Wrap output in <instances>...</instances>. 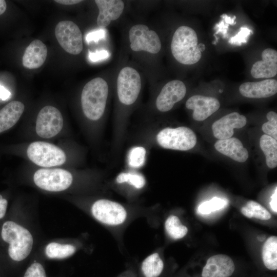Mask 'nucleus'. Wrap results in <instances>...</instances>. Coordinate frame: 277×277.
Wrapping results in <instances>:
<instances>
[{
    "label": "nucleus",
    "instance_id": "nucleus-1",
    "mask_svg": "<svg viewBox=\"0 0 277 277\" xmlns=\"http://www.w3.org/2000/svg\"><path fill=\"white\" fill-rule=\"evenodd\" d=\"M0 241L4 252L12 261L21 262L30 254L33 238L29 230L13 220L2 221Z\"/></svg>",
    "mask_w": 277,
    "mask_h": 277
},
{
    "label": "nucleus",
    "instance_id": "nucleus-2",
    "mask_svg": "<svg viewBox=\"0 0 277 277\" xmlns=\"http://www.w3.org/2000/svg\"><path fill=\"white\" fill-rule=\"evenodd\" d=\"M205 49L203 44H198L197 34L191 27H179L175 31L171 43V50L175 59L184 65H192L201 58Z\"/></svg>",
    "mask_w": 277,
    "mask_h": 277
},
{
    "label": "nucleus",
    "instance_id": "nucleus-3",
    "mask_svg": "<svg viewBox=\"0 0 277 277\" xmlns=\"http://www.w3.org/2000/svg\"><path fill=\"white\" fill-rule=\"evenodd\" d=\"M108 91L106 81L100 77L90 80L84 86L81 94V104L83 111L88 118L96 121L102 116Z\"/></svg>",
    "mask_w": 277,
    "mask_h": 277
},
{
    "label": "nucleus",
    "instance_id": "nucleus-4",
    "mask_svg": "<svg viewBox=\"0 0 277 277\" xmlns=\"http://www.w3.org/2000/svg\"><path fill=\"white\" fill-rule=\"evenodd\" d=\"M159 144L165 149L186 151L193 148L196 144V136L192 130L181 126L175 128H165L156 135Z\"/></svg>",
    "mask_w": 277,
    "mask_h": 277
},
{
    "label": "nucleus",
    "instance_id": "nucleus-5",
    "mask_svg": "<svg viewBox=\"0 0 277 277\" xmlns=\"http://www.w3.org/2000/svg\"><path fill=\"white\" fill-rule=\"evenodd\" d=\"M29 159L35 164L45 167L60 166L66 160L64 151L57 146L45 142L31 143L27 150Z\"/></svg>",
    "mask_w": 277,
    "mask_h": 277
},
{
    "label": "nucleus",
    "instance_id": "nucleus-6",
    "mask_svg": "<svg viewBox=\"0 0 277 277\" xmlns=\"http://www.w3.org/2000/svg\"><path fill=\"white\" fill-rule=\"evenodd\" d=\"M35 184L39 188L51 192H58L68 189L71 185V173L61 168H42L33 176Z\"/></svg>",
    "mask_w": 277,
    "mask_h": 277
},
{
    "label": "nucleus",
    "instance_id": "nucleus-7",
    "mask_svg": "<svg viewBox=\"0 0 277 277\" xmlns=\"http://www.w3.org/2000/svg\"><path fill=\"white\" fill-rule=\"evenodd\" d=\"M141 79L134 68L126 67L121 69L117 80V92L120 102L126 105L134 103L141 89Z\"/></svg>",
    "mask_w": 277,
    "mask_h": 277
},
{
    "label": "nucleus",
    "instance_id": "nucleus-8",
    "mask_svg": "<svg viewBox=\"0 0 277 277\" xmlns=\"http://www.w3.org/2000/svg\"><path fill=\"white\" fill-rule=\"evenodd\" d=\"M93 216L103 224L117 226L123 224L127 218V211L120 204L106 199L95 201L92 205Z\"/></svg>",
    "mask_w": 277,
    "mask_h": 277
},
{
    "label": "nucleus",
    "instance_id": "nucleus-9",
    "mask_svg": "<svg viewBox=\"0 0 277 277\" xmlns=\"http://www.w3.org/2000/svg\"><path fill=\"white\" fill-rule=\"evenodd\" d=\"M129 37L130 48L134 51H144L156 54L161 49V42L157 34L145 25L137 24L132 27Z\"/></svg>",
    "mask_w": 277,
    "mask_h": 277
},
{
    "label": "nucleus",
    "instance_id": "nucleus-10",
    "mask_svg": "<svg viewBox=\"0 0 277 277\" xmlns=\"http://www.w3.org/2000/svg\"><path fill=\"white\" fill-rule=\"evenodd\" d=\"M55 37L68 53L77 55L83 50V36L77 25L70 21L60 22L55 28Z\"/></svg>",
    "mask_w": 277,
    "mask_h": 277
},
{
    "label": "nucleus",
    "instance_id": "nucleus-11",
    "mask_svg": "<svg viewBox=\"0 0 277 277\" xmlns=\"http://www.w3.org/2000/svg\"><path fill=\"white\" fill-rule=\"evenodd\" d=\"M63 124V117L58 109L52 106H46L38 113L36 132L41 137L51 138L61 131Z\"/></svg>",
    "mask_w": 277,
    "mask_h": 277
},
{
    "label": "nucleus",
    "instance_id": "nucleus-12",
    "mask_svg": "<svg viewBox=\"0 0 277 277\" xmlns=\"http://www.w3.org/2000/svg\"><path fill=\"white\" fill-rule=\"evenodd\" d=\"M186 93L185 84L180 80H172L162 89L156 100L157 109L161 112L171 110L174 104L181 101Z\"/></svg>",
    "mask_w": 277,
    "mask_h": 277
},
{
    "label": "nucleus",
    "instance_id": "nucleus-13",
    "mask_svg": "<svg viewBox=\"0 0 277 277\" xmlns=\"http://www.w3.org/2000/svg\"><path fill=\"white\" fill-rule=\"evenodd\" d=\"M186 107L193 111L192 117L194 120L203 121L219 109L220 103L213 97L195 95L186 101Z\"/></svg>",
    "mask_w": 277,
    "mask_h": 277
},
{
    "label": "nucleus",
    "instance_id": "nucleus-14",
    "mask_svg": "<svg viewBox=\"0 0 277 277\" xmlns=\"http://www.w3.org/2000/svg\"><path fill=\"white\" fill-rule=\"evenodd\" d=\"M246 123L247 118L245 116L236 112L229 113L213 123V134L219 140L230 138L234 133V128H242Z\"/></svg>",
    "mask_w": 277,
    "mask_h": 277
},
{
    "label": "nucleus",
    "instance_id": "nucleus-15",
    "mask_svg": "<svg viewBox=\"0 0 277 277\" xmlns=\"http://www.w3.org/2000/svg\"><path fill=\"white\" fill-rule=\"evenodd\" d=\"M235 269L232 260L225 254L210 257L204 267L202 277H230Z\"/></svg>",
    "mask_w": 277,
    "mask_h": 277
},
{
    "label": "nucleus",
    "instance_id": "nucleus-16",
    "mask_svg": "<svg viewBox=\"0 0 277 277\" xmlns=\"http://www.w3.org/2000/svg\"><path fill=\"white\" fill-rule=\"evenodd\" d=\"M240 93L244 96L252 98H266L277 92V81L266 79L256 82H246L239 87Z\"/></svg>",
    "mask_w": 277,
    "mask_h": 277
},
{
    "label": "nucleus",
    "instance_id": "nucleus-17",
    "mask_svg": "<svg viewBox=\"0 0 277 277\" xmlns=\"http://www.w3.org/2000/svg\"><path fill=\"white\" fill-rule=\"evenodd\" d=\"M262 60L256 62L251 69V75L255 78H270L277 74V51L267 48L262 53Z\"/></svg>",
    "mask_w": 277,
    "mask_h": 277
},
{
    "label": "nucleus",
    "instance_id": "nucleus-18",
    "mask_svg": "<svg viewBox=\"0 0 277 277\" xmlns=\"http://www.w3.org/2000/svg\"><path fill=\"white\" fill-rule=\"evenodd\" d=\"M98 10L97 24L100 27L108 26L111 21L120 17L124 9V3L120 0H95Z\"/></svg>",
    "mask_w": 277,
    "mask_h": 277
},
{
    "label": "nucleus",
    "instance_id": "nucleus-19",
    "mask_svg": "<svg viewBox=\"0 0 277 277\" xmlns=\"http://www.w3.org/2000/svg\"><path fill=\"white\" fill-rule=\"evenodd\" d=\"M214 147L218 152L238 162H245L249 156L247 150L236 137L219 140Z\"/></svg>",
    "mask_w": 277,
    "mask_h": 277
},
{
    "label": "nucleus",
    "instance_id": "nucleus-20",
    "mask_svg": "<svg viewBox=\"0 0 277 277\" xmlns=\"http://www.w3.org/2000/svg\"><path fill=\"white\" fill-rule=\"evenodd\" d=\"M47 48L41 40L34 39L26 48L22 58L23 66L28 69H37L45 63Z\"/></svg>",
    "mask_w": 277,
    "mask_h": 277
},
{
    "label": "nucleus",
    "instance_id": "nucleus-21",
    "mask_svg": "<svg viewBox=\"0 0 277 277\" xmlns=\"http://www.w3.org/2000/svg\"><path fill=\"white\" fill-rule=\"evenodd\" d=\"M25 109L18 101H11L0 110V133L12 127L19 120Z\"/></svg>",
    "mask_w": 277,
    "mask_h": 277
},
{
    "label": "nucleus",
    "instance_id": "nucleus-22",
    "mask_svg": "<svg viewBox=\"0 0 277 277\" xmlns=\"http://www.w3.org/2000/svg\"><path fill=\"white\" fill-rule=\"evenodd\" d=\"M260 146L266 157L267 166L271 169L277 166V141L272 137L263 134L260 140Z\"/></svg>",
    "mask_w": 277,
    "mask_h": 277
},
{
    "label": "nucleus",
    "instance_id": "nucleus-23",
    "mask_svg": "<svg viewBox=\"0 0 277 277\" xmlns=\"http://www.w3.org/2000/svg\"><path fill=\"white\" fill-rule=\"evenodd\" d=\"M262 259L264 265L269 270L277 269V237H269L264 244Z\"/></svg>",
    "mask_w": 277,
    "mask_h": 277
},
{
    "label": "nucleus",
    "instance_id": "nucleus-24",
    "mask_svg": "<svg viewBox=\"0 0 277 277\" xmlns=\"http://www.w3.org/2000/svg\"><path fill=\"white\" fill-rule=\"evenodd\" d=\"M76 251L75 247L70 244L50 242L45 249L46 255L51 259H62L73 254Z\"/></svg>",
    "mask_w": 277,
    "mask_h": 277
},
{
    "label": "nucleus",
    "instance_id": "nucleus-25",
    "mask_svg": "<svg viewBox=\"0 0 277 277\" xmlns=\"http://www.w3.org/2000/svg\"><path fill=\"white\" fill-rule=\"evenodd\" d=\"M163 268L164 263L157 253L149 255L142 264V270L145 277H158Z\"/></svg>",
    "mask_w": 277,
    "mask_h": 277
},
{
    "label": "nucleus",
    "instance_id": "nucleus-26",
    "mask_svg": "<svg viewBox=\"0 0 277 277\" xmlns=\"http://www.w3.org/2000/svg\"><path fill=\"white\" fill-rule=\"evenodd\" d=\"M166 231L169 236L174 240L184 238L188 232V228L183 225L179 217L175 215H170L165 223Z\"/></svg>",
    "mask_w": 277,
    "mask_h": 277
},
{
    "label": "nucleus",
    "instance_id": "nucleus-27",
    "mask_svg": "<svg viewBox=\"0 0 277 277\" xmlns=\"http://www.w3.org/2000/svg\"><path fill=\"white\" fill-rule=\"evenodd\" d=\"M226 205V200L214 197L210 201H206L200 205L197 208V212L202 214H208L222 209Z\"/></svg>",
    "mask_w": 277,
    "mask_h": 277
},
{
    "label": "nucleus",
    "instance_id": "nucleus-28",
    "mask_svg": "<svg viewBox=\"0 0 277 277\" xmlns=\"http://www.w3.org/2000/svg\"><path fill=\"white\" fill-rule=\"evenodd\" d=\"M118 183H128L137 189L143 188L145 185V180L141 174L131 173H121L116 177Z\"/></svg>",
    "mask_w": 277,
    "mask_h": 277
},
{
    "label": "nucleus",
    "instance_id": "nucleus-29",
    "mask_svg": "<svg viewBox=\"0 0 277 277\" xmlns=\"http://www.w3.org/2000/svg\"><path fill=\"white\" fill-rule=\"evenodd\" d=\"M146 153V149L143 147H135L132 148L128 155L129 165L134 168L143 166L145 160Z\"/></svg>",
    "mask_w": 277,
    "mask_h": 277
},
{
    "label": "nucleus",
    "instance_id": "nucleus-30",
    "mask_svg": "<svg viewBox=\"0 0 277 277\" xmlns=\"http://www.w3.org/2000/svg\"><path fill=\"white\" fill-rule=\"evenodd\" d=\"M266 117L268 122L263 124L262 127V131L275 140H277V114L274 111L269 112Z\"/></svg>",
    "mask_w": 277,
    "mask_h": 277
},
{
    "label": "nucleus",
    "instance_id": "nucleus-31",
    "mask_svg": "<svg viewBox=\"0 0 277 277\" xmlns=\"http://www.w3.org/2000/svg\"><path fill=\"white\" fill-rule=\"evenodd\" d=\"M253 214V217L261 220H268L271 217L269 212L259 203L253 201H249L245 206Z\"/></svg>",
    "mask_w": 277,
    "mask_h": 277
},
{
    "label": "nucleus",
    "instance_id": "nucleus-32",
    "mask_svg": "<svg viewBox=\"0 0 277 277\" xmlns=\"http://www.w3.org/2000/svg\"><path fill=\"white\" fill-rule=\"evenodd\" d=\"M221 17L223 19L219 23H217L214 27V29L216 30L214 36L219 33H221L223 34V37L226 38L227 37V30L229 25H234L236 24V22L234 21L236 16H234L233 17H231L227 14H224Z\"/></svg>",
    "mask_w": 277,
    "mask_h": 277
},
{
    "label": "nucleus",
    "instance_id": "nucleus-33",
    "mask_svg": "<svg viewBox=\"0 0 277 277\" xmlns=\"http://www.w3.org/2000/svg\"><path fill=\"white\" fill-rule=\"evenodd\" d=\"M253 33L251 30L247 27H242L239 32L229 39V43L236 46H241L247 42L249 35Z\"/></svg>",
    "mask_w": 277,
    "mask_h": 277
},
{
    "label": "nucleus",
    "instance_id": "nucleus-34",
    "mask_svg": "<svg viewBox=\"0 0 277 277\" xmlns=\"http://www.w3.org/2000/svg\"><path fill=\"white\" fill-rule=\"evenodd\" d=\"M24 277H47L45 270L43 265L35 262L26 270Z\"/></svg>",
    "mask_w": 277,
    "mask_h": 277
},
{
    "label": "nucleus",
    "instance_id": "nucleus-35",
    "mask_svg": "<svg viewBox=\"0 0 277 277\" xmlns=\"http://www.w3.org/2000/svg\"><path fill=\"white\" fill-rule=\"evenodd\" d=\"M106 31L104 29H101L91 31L87 34L86 37V41L89 43L91 41L97 42L98 40L105 37Z\"/></svg>",
    "mask_w": 277,
    "mask_h": 277
},
{
    "label": "nucleus",
    "instance_id": "nucleus-36",
    "mask_svg": "<svg viewBox=\"0 0 277 277\" xmlns=\"http://www.w3.org/2000/svg\"><path fill=\"white\" fill-rule=\"evenodd\" d=\"M88 56L91 61L95 62L107 58L109 56V54L106 50H101L95 52L89 51Z\"/></svg>",
    "mask_w": 277,
    "mask_h": 277
},
{
    "label": "nucleus",
    "instance_id": "nucleus-37",
    "mask_svg": "<svg viewBox=\"0 0 277 277\" xmlns=\"http://www.w3.org/2000/svg\"><path fill=\"white\" fill-rule=\"evenodd\" d=\"M8 205L7 200L0 194V222L2 221L6 215Z\"/></svg>",
    "mask_w": 277,
    "mask_h": 277
},
{
    "label": "nucleus",
    "instance_id": "nucleus-38",
    "mask_svg": "<svg viewBox=\"0 0 277 277\" xmlns=\"http://www.w3.org/2000/svg\"><path fill=\"white\" fill-rule=\"evenodd\" d=\"M277 189L275 188V191L271 197V201L270 202V207L274 212H277L276 207V197H277Z\"/></svg>",
    "mask_w": 277,
    "mask_h": 277
},
{
    "label": "nucleus",
    "instance_id": "nucleus-39",
    "mask_svg": "<svg viewBox=\"0 0 277 277\" xmlns=\"http://www.w3.org/2000/svg\"><path fill=\"white\" fill-rule=\"evenodd\" d=\"M10 95L11 93L8 90L0 85V98L6 100L10 97Z\"/></svg>",
    "mask_w": 277,
    "mask_h": 277
},
{
    "label": "nucleus",
    "instance_id": "nucleus-40",
    "mask_svg": "<svg viewBox=\"0 0 277 277\" xmlns=\"http://www.w3.org/2000/svg\"><path fill=\"white\" fill-rule=\"evenodd\" d=\"M55 2L62 5H72L78 4L83 1L81 0H55Z\"/></svg>",
    "mask_w": 277,
    "mask_h": 277
},
{
    "label": "nucleus",
    "instance_id": "nucleus-41",
    "mask_svg": "<svg viewBox=\"0 0 277 277\" xmlns=\"http://www.w3.org/2000/svg\"><path fill=\"white\" fill-rule=\"evenodd\" d=\"M242 213L246 217L248 218L253 217V214L250 211V210L247 207H243L241 209Z\"/></svg>",
    "mask_w": 277,
    "mask_h": 277
},
{
    "label": "nucleus",
    "instance_id": "nucleus-42",
    "mask_svg": "<svg viewBox=\"0 0 277 277\" xmlns=\"http://www.w3.org/2000/svg\"><path fill=\"white\" fill-rule=\"evenodd\" d=\"M7 8V5L5 1L0 0V15L3 14Z\"/></svg>",
    "mask_w": 277,
    "mask_h": 277
}]
</instances>
